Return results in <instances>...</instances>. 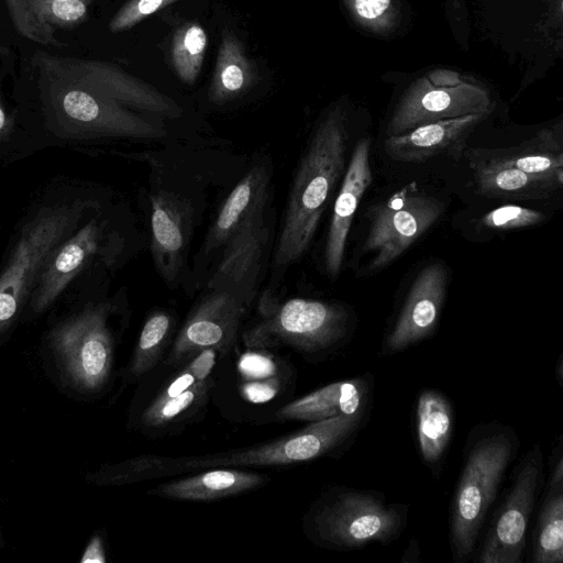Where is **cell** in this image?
I'll list each match as a JSON object with an SVG mask.
<instances>
[{
	"label": "cell",
	"instance_id": "d590c367",
	"mask_svg": "<svg viewBox=\"0 0 563 563\" xmlns=\"http://www.w3.org/2000/svg\"><path fill=\"white\" fill-rule=\"evenodd\" d=\"M220 353L213 347H206L197 352L184 363L198 380H206L212 377L216 368L217 357Z\"/></svg>",
	"mask_w": 563,
	"mask_h": 563
},
{
	"label": "cell",
	"instance_id": "30bf717a",
	"mask_svg": "<svg viewBox=\"0 0 563 563\" xmlns=\"http://www.w3.org/2000/svg\"><path fill=\"white\" fill-rule=\"evenodd\" d=\"M488 90L452 69H433L413 81L398 102L386 135H399L443 119L493 111Z\"/></svg>",
	"mask_w": 563,
	"mask_h": 563
},
{
	"label": "cell",
	"instance_id": "ac0fdd59",
	"mask_svg": "<svg viewBox=\"0 0 563 563\" xmlns=\"http://www.w3.org/2000/svg\"><path fill=\"white\" fill-rule=\"evenodd\" d=\"M151 251L156 269L172 284L185 258L192 224V209L178 195L157 190L151 195Z\"/></svg>",
	"mask_w": 563,
	"mask_h": 563
},
{
	"label": "cell",
	"instance_id": "4dcf8cb0",
	"mask_svg": "<svg viewBox=\"0 0 563 563\" xmlns=\"http://www.w3.org/2000/svg\"><path fill=\"white\" fill-rule=\"evenodd\" d=\"M96 0H25L32 13L55 30H74L89 18Z\"/></svg>",
	"mask_w": 563,
	"mask_h": 563
},
{
	"label": "cell",
	"instance_id": "7c38bea8",
	"mask_svg": "<svg viewBox=\"0 0 563 563\" xmlns=\"http://www.w3.org/2000/svg\"><path fill=\"white\" fill-rule=\"evenodd\" d=\"M106 305L87 306L51 334L52 345L71 384L84 391L100 390L114 363V339Z\"/></svg>",
	"mask_w": 563,
	"mask_h": 563
},
{
	"label": "cell",
	"instance_id": "8992f818",
	"mask_svg": "<svg viewBox=\"0 0 563 563\" xmlns=\"http://www.w3.org/2000/svg\"><path fill=\"white\" fill-rule=\"evenodd\" d=\"M46 114L63 137L155 140L164 126L74 82L38 71Z\"/></svg>",
	"mask_w": 563,
	"mask_h": 563
},
{
	"label": "cell",
	"instance_id": "f35d334b",
	"mask_svg": "<svg viewBox=\"0 0 563 563\" xmlns=\"http://www.w3.org/2000/svg\"><path fill=\"white\" fill-rule=\"evenodd\" d=\"M13 126V121L8 111L4 108L0 93V141L7 139Z\"/></svg>",
	"mask_w": 563,
	"mask_h": 563
},
{
	"label": "cell",
	"instance_id": "5b68a950",
	"mask_svg": "<svg viewBox=\"0 0 563 563\" xmlns=\"http://www.w3.org/2000/svg\"><path fill=\"white\" fill-rule=\"evenodd\" d=\"M371 411L309 422L271 442L198 456H165L166 475L216 467L283 466L321 457L339 459L365 428Z\"/></svg>",
	"mask_w": 563,
	"mask_h": 563
},
{
	"label": "cell",
	"instance_id": "2e32d148",
	"mask_svg": "<svg viewBox=\"0 0 563 563\" xmlns=\"http://www.w3.org/2000/svg\"><path fill=\"white\" fill-rule=\"evenodd\" d=\"M264 209L251 216L227 242L223 256L207 285L209 290H228L251 305L268 240Z\"/></svg>",
	"mask_w": 563,
	"mask_h": 563
},
{
	"label": "cell",
	"instance_id": "5bb4252c",
	"mask_svg": "<svg viewBox=\"0 0 563 563\" xmlns=\"http://www.w3.org/2000/svg\"><path fill=\"white\" fill-rule=\"evenodd\" d=\"M446 286L448 272L440 262L419 272L399 313L384 335L383 356L405 351L433 335L440 322Z\"/></svg>",
	"mask_w": 563,
	"mask_h": 563
},
{
	"label": "cell",
	"instance_id": "d6986e66",
	"mask_svg": "<svg viewBox=\"0 0 563 563\" xmlns=\"http://www.w3.org/2000/svg\"><path fill=\"white\" fill-rule=\"evenodd\" d=\"M101 235L100 223L91 219L52 252L29 297L33 312L44 311L56 300L99 251Z\"/></svg>",
	"mask_w": 563,
	"mask_h": 563
},
{
	"label": "cell",
	"instance_id": "8fae6325",
	"mask_svg": "<svg viewBox=\"0 0 563 563\" xmlns=\"http://www.w3.org/2000/svg\"><path fill=\"white\" fill-rule=\"evenodd\" d=\"M31 63L41 73L74 82L126 108L170 119L183 114L174 99L111 63L43 51H35Z\"/></svg>",
	"mask_w": 563,
	"mask_h": 563
},
{
	"label": "cell",
	"instance_id": "1f68e13d",
	"mask_svg": "<svg viewBox=\"0 0 563 563\" xmlns=\"http://www.w3.org/2000/svg\"><path fill=\"white\" fill-rule=\"evenodd\" d=\"M15 32L34 43L63 47L66 43L55 36V31L41 22L30 10L25 0H3Z\"/></svg>",
	"mask_w": 563,
	"mask_h": 563
},
{
	"label": "cell",
	"instance_id": "52a82bcc",
	"mask_svg": "<svg viewBox=\"0 0 563 563\" xmlns=\"http://www.w3.org/2000/svg\"><path fill=\"white\" fill-rule=\"evenodd\" d=\"M90 201L76 200L40 209L24 224L0 274V333L29 300L34 284L52 252L73 235Z\"/></svg>",
	"mask_w": 563,
	"mask_h": 563
},
{
	"label": "cell",
	"instance_id": "4316f807",
	"mask_svg": "<svg viewBox=\"0 0 563 563\" xmlns=\"http://www.w3.org/2000/svg\"><path fill=\"white\" fill-rule=\"evenodd\" d=\"M254 81L251 60L241 41L229 30L222 32L209 89L210 100L223 103L245 92Z\"/></svg>",
	"mask_w": 563,
	"mask_h": 563
},
{
	"label": "cell",
	"instance_id": "7402d4cb",
	"mask_svg": "<svg viewBox=\"0 0 563 563\" xmlns=\"http://www.w3.org/2000/svg\"><path fill=\"white\" fill-rule=\"evenodd\" d=\"M474 183L478 192L488 198L507 200H540L553 196L563 186V178L538 175L500 165L467 152Z\"/></svg>",
	"mask_w": 563,
	"mask_h": 563
},
{
	"label": "cell",
	"instance_id": "603a6c76",
	"mask_svg": "<svg viewBox=\"0 0 563 563\" xmlns=\"http://www.w3.org/2000/svg\"><path fill=\"white\" fill-rule=\"evenodd\" d=\"M269 183L271 170L264 164L255 165L244 175L229 194L209 229L203 245L206 254L225 245L251 216L265 208Z\"/></svg>",
	"mask_w": 563,
	"mask_h": 563
},
{
	"label": "cell",
	"instance_id": "3957f363",
	"mask_svg": "<svg viewBox=\"0 0 563 563\" xmlns=\"http://www.w3.org/2000/svg\"><path fill=\"white\" fill-rule=\"evenodd\" d=\"M408 515L407 504L389 503L378 490L330 485L308 508L302 527L314 545L349 552L395 542L407 528Z\"/></svg>",
	"mask_w": 563,
	"mask_h": 563
},
{
	"label": "cell",
	"instance_id": "d6a6232c",
	"mask_svg": "<svg viewBox=\"0 0 563 563\" xmlns=\"http://www.w3.org/2000/svg\"><path fill=\"white\" fill-rule=\"evenodd\" d=\"M545 220L547 214L541 211L516 205H506L483 214L478 224L488 230L509 231L540 225Z\"/></svg>",
	"mask_w": 563,
	"mask_h": 563
},
{
	"label": "cell",
	"instance_id": "ab89813d",
	"mask_svg": "<svg viewBox=\"0 0 563 563\" xmlns=\"http://www.w3.org/2000/svg\"><path fill=\"white\" fill-rule=\"evenodd\" d=\"M412 554L419 556V548L416 539H411L408 543L406 551L404 552V556L401 562H415Z\"/></svg>",
	"mask_w": 563,
	"mask_h": 563
},
{
	"label": "cell",
	"instance_id": "6da1fadb",
	"mask_svg": "<svg viewBox=\"0 0 563 563\" xmlns=\"http://www.w3.org/2000/svg\"><path fill=\"white\" fill-rule=\"evenodd\" d=\"M520 445L515 428L498 420L478 422L468 430L450 506L449 543L455 563L473 560L487 515Z\"/></svg>",
	"mask_w": 563,
	"mask_h": 563
},
{
	"label": "cell",
	"instance_id": "ffe728a7",
	"mask_svg": "<svg viewBox=\"0 0 563 563\" xmlns=\"http://www.w3.org/2000/svg\"><path fill=\"white\" fill-rule=\"evenodd\" d=\"M369 153L371 139L357 141L334 202L324 246V266L332 278L341 271L354 213L373 179Z\"/></svg>",
	"mask_w": 563,
	"mask_h": 563
},
{
	"label": "cell",
	"instance_id": "9a60e30c",
	"mask_svg": "<svg viewBox=\"0 0 563 563\" xmlns=\"http://www.w3.org/2000/svg\"><path fill=\"white\" fill-rule=\"evenodd\" d=\"M174 375L159 387L145 405L137 419V428L147 435H163L180 429L206 407L213 377L198 380L183 364Z\"/></svg>",
	"mask_w": 563,
	"mask_h": 563
},
{
	"label": "cell",
	"instance_id": "e0dca14e",
	"mask_svg": "<svg viewBox=\"0 0 563 563\" xmlns=\"http://www.w3.org/2000/svg\"><path fill=\"white\" fill-rule=\"evenodd\" d=\"M490 113L443 119L387 136L384 151L390 159L400 163H421L440 155L460 159L467 139Z\"/></svg>",
	"mask_w": 563,
	"mask_h": 563
},
{
	"label": "cell",
	"instance_id": "9c48e42d",
	"mask_svg": "<svg viewBox=\"0 0 563 563\" xmlns=\"http://www.w3.org/2000/svg\"><path fill=\"white\" fill-rule=\"evenodd\" d=\"M444 205L415 183L373 206L361 256H369L364 274L377 273L397 261L442 216Z\"/></svg>",
	"mask_w": 563,
	"mask_h": 563
},
{
	"label": "cell",
	"instance_id": "44dd1931",
	"mask_svg": "<svg viewBox=\"0 0 563 563\" xmlns=\"http://www.w3.org/2000/svg\"><path fill=\"white\" fill-rule=\"evenodd\" d=\"M374 376L365 372L349 379L328 384L297 398L276 412L280 420L319 421L342 415L371 411Z\"/></svg>",
	"mask_w": 563,
	"mask_h": 563
},
{
	"label": "cell",
	"instance_id": "f1b7e54d",
	"mask_svg": "<svg viewBox=\"0 0 563 563\" xmlns=\"http://www.w3.org/2000/svg\"><path fill=\"white\" fill-rule=\"evenodd\" d=\"M174 329L172 313L155 310L147 316L124 371L126 382H137L157 365L170 342Z\"/></svg>",
	"mask_w": 563,
	"mask_h": 563
},
{
	"label": "cell",
	"instance_id": "836d02e7",
	"mask_svg": "<svg viewBox=\"0 0 563 563\" xmlns=\"http://www.w3.org/2000/svg\"><path fill=\"white\" fill-rule=\"evenodd\" d=\"M352 16L364 27L385 33L396 24L394 0H344Z\"/></svg>",
	"mask_w": 563,
	"mask_h": 563
},
{
	"label": "cell",
	"instance_id": "e575fe53",
	"mask_svg": "<svg viewBox=\"0 0 563 563\" xmlns=\"http://www.w3.org/2000/svg\"><path fill=\"white\" fill-rule=\"evenodd\" d=\"M179 0H128L112 16L108 27L112 33L132 29L151 14Z\"/></svg>",
	"mask_w": 563,
	"mask_h": 563
},
{
	"label": "cell",
	"instance_id": "83f0119b",
	"mask_svg": "<svg viewBox=\"0 0 563 563\" xmlns=\"http://www.w3.org/2000/svg\"><path fill=\"white\" fill-rule=\"evenodd\" d=\"M531 536L532 563L563 562V487H545Z\"/></svg>",
	"mask_w": 563,
	"mask_h": 563
},
{
	"label": "cell",
	"instance_id": "4fadbf2b",
	"mask_svg": "<svg viewBox=\"0 0 563 563\" xmlns=\"http://www.w3.org/2000/svg\"><path fill=\"white\" fill-rule=\"evenodd\" d=\"M249 307L228 290H209L177 332L165 363L172 368L178 367L206 347H213L221 355L230 352Z\"/></svg>",
	"mask_w": 563,
	"mask_h": 563
},
{
	"label": "cell",
	"instance_id": "277c9868",
	"mask_svg": "<svg viewBox=\"0 0 563 563\" xmlns=\"http://www.w3.org/2000/svg\"><path fill=\"white\" fill-rule=\"evenodd\" d=\"M262 318L243 333L247 347L289 346L310 362L333 357L353 338L355 317L342 303L308 298L264 300Z\"/></svg>",
	"mask_w": 563,
	"mask_h": 563
},
{
	"label": "cell",
	"instance_id": "7a4b0ae2",
	"mask_svg": "<svg viewBox=\"0 0 563 563\" xmlns=\"http://www.w3.org/2000/svg\"><path fill=\"white\" fill-rule=\"evenodd\" d=\"M347 136V118L340 107L331 109L314 130L288 195L274 255L276 269L296 263L308 251L344 175Z\"/></svg>",
	"mask_w": 563,
	"mask_h": 563
},
{
	"label": "cell",
	"instance_id": "60d3db41",
	"mask_svg": "<svg viewBox=\"0 0 563 563\" xmlns=\"http://www.w3.org/2000/svg\"><path fill=\"white\" fill-rule=\"evenodd\" d=\"M555 379L559 385L563 386V354H560L556 364L554 366Z\"/></svg>",
	"mask_w": 563,
	"mask_h": 563
},
{
	"label": "cell",
	"instance_id": "cb8c5ba5",
	"mask_svg": "<svg viewBox=\"0 0 563 563\" xmlns=\"http://www.w3.org/2000/svg\"><path fill=\"white\" fill-rule=\"evenodd\" d=\"M268 477L233 467H216L192 476L166 482L150 489L148 494L186 501H212L256 489Z\"/></svg>",
	"mask_w": 563,
	"mask_h": 563
},
{
	"label": "cell",
	"instance_id": "8d00e7d4",
	"mask_svg": "<svg viewBox=\"0 0 563 563\" xmlns=\"http://www.w3.org/2000/svg\"><path fill=\"white\" fill-rule=\"evenodd\" d=\"M548 465L547 487H563V433L556 439V444L551 451Z\"/></svg>",
	"mask_w": 563,
	"mask_h": 563
},
{
	"label": "cell",
	"instance_id": "f546056e",
	"mask_svg": "<svg viewBox=\"0 0 563 563\" xmlns=\"http://www.w3.org/2000/svg\"><path fill=\"white\" fill-rule=\"evenodd\" d=\"M207 47L208 35L200 24L188 22L175 31L170 47V59L181 81L192 85L197 80Z\"/></svg>",
	"mask_w": 563,
	"mask_h": 563
},
{
	"label": "cell",
	"instance_id": "74e56055",
	"mask_svg": "<svg viewBox=\"0 0 563 563\" xmlns=\"http://www.w3.org/2000/svg\"><path fill=\"white\" fill-rule=\"evenodd\" d=\"M81 563L87 562H97L104 563L106 562V553L103 549V542L100 536H95L91 538L89 543L87 544L82 558L80 559Z\"/></svg>",
	"mask_w": 563,
	"mask_h": 563
},
{
	"label": "cell",
	"instance_id": "484cf974",
	"mask_svg": "<svg viewBox=\"0 0 563 563\" xmlns=\"http://www.w3.org/2000/svg\"><path fill=\"white\" fill-rule=\"evenodd\" d=\"M476 153L500 165L530 174L563 178V150L554 129L540 130L531 140L510 148H476Z\"/></svg>",
	"mask_w": 563,
	"mask_h": 563
},
{
	"label": "cell",
	"instance_id": "d4e9b609",
	"mask_svg": "<svg viewBox=\"0 0 563 563\" xmlns=\"http://www.w3.org/2000/svg\"><path fill=\"white\" fill-rule=\"evenodd\" d=\"M454 429L451 400L434 388L422 389L416 401V434L421 460L439 467L450 446Z\"/></svg>",
	"mask_w": 563,
	"mask_h": 563
},
{
	"label": "cell",
	"instance_id": "ba28073f",
	"mask_svg": "<svg viewBox=\"0 0 563 563\" xmlns=\"http://www.w3.org/2000/svg\"><path fill=\"white\" fill-rule=\"evenodd\" d=\"M510 485L503 495L473 560L477 563H521L527 533L542 492L544 459L540 443H534L514 466Z\"/></svg>",
	"mask_w": 563,
	"mask_h": 563
}]
</instances>
